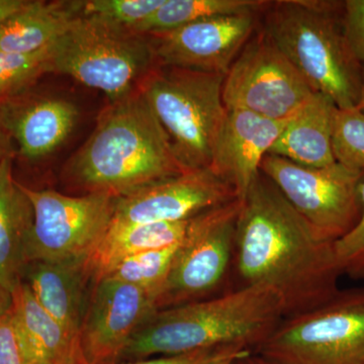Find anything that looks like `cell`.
<instances>
[{"mask_svg": "<svg viewBox=\"0 0 364 364\" xmlns=\"http://www.w3.org/2000/svg\"><path fill=\"white\" fill-rule=\"evenodd\" d=\"M171 247L146 251L119 262L105 277L132 284L149 294L155 301L168 277L177 248Z\"/></svg>", "mask_w": 364, "mask_h": 364, "instance_id": "obj_24", "label": "cell"}, {"mask_svg": "<svg viewBox=\"0 0 364 364\" xmlns=\"http://www.w3.org/2000/svg\"><path fill=\"white\" fill-rule=\"evenodd\" d=\"M363 212L356 226L335 243L342 274L364 284V179L361 184Z\"/></svg>", "mask_w": 364, "mask_h": 364, "instance_id": "obj_28", "label": "cell"}, {"mask_svg": "<svg viewBox=\"0 0 364 364\" xmlns=\"http://www.w3.org/2000/svg\"><path fill=\"white\" fill-rule=\"evenodd\" d=\"M240 203L234 258L241 287H269L282 299L286 317L338 294L343 274L335 243L321 238L265 174L260 172Z\"/></svg>", "mask_w": 364, "mask_h": 364, "instance_id": "obj_1", "label": "cell"}, {"mask_svg": "<svg viewBox=\"0 0 364 364\" xmlns=\"http://www.w3.org/2000/svg\"><path fill=\"white\" fill-rule=\"evenodd\" d=\"M243 347H219V348L200 349L186 353L176 354V355L161 356V358L141 359V360L129 361L116 364H207L213 359L236 350H243ZM251 350V349H250Z\"/></svg>", "mask_w": 364, "mask_h": 364, "instance_id": "obj_31", "label": "cell"}, {"mask_svg": "<svg viewBox=\"0 0 364 364\" xmlns=\"http://www.w3.org/2000/svg\"><path fill=\"white\" fill-rule=\"evenodd\" d=\"M87 259L32 261L21 277L40 305L78 345L95 282Z\"/></svg>", "mask_w": 364, "mask_h": 364, "instance_id": "obj_17", "label": "cell"}, {"mask_svg": "<svg viewBox=\"0 0 364 364\" xmlns=\"http://www.w3.org/2000/svg\"><path fill=\"white\" fill-rule=\"evenodd\" d=\"M188 172L140 90L109 102L95 130L64 166L68 186L121 198Z\"/></svg>", "mask_w": 364, "mask_h": 364, "instance_id": "obj_2", "label": "cell"}, {"mask_svg": "<svg viewBox=\"0 0 364 364\" xmlns=\"http://www.w3.org/2000/svg\"><path fill=\"white\" fill-rule=\"evenodd\" d=\"M332 146L337 162L364 171V109H337Z\"/></svg>", "mask_w": 364, "mask_h": 364, "instance_id": "obj_26", "label": "cell"}, {"mask_svg": "<svg viewBox=\"0 0 364 364\" xmlns=\"http://www.w3.org/2000/svg\"><path fill=\"white\" fill-rule=\"evenodd\" d=\"M11 310L28 364H85L77 342L40 305L23 280L11 293Z\"/></svg>", "mask_w": 364, "mask_h": 364, "instance_id": "obj_20", "label": "cell"}, {"mask_svg": "<svg viewBox=\"0 0 364 364\" xmlns=\"http://www.w3.org/2000/svg\"><path fill=\"white\" fill-rule=\"evenodd\" d=\"M223 74L156 66L139 83L174 155L188 171L207 169L226 117Z\"/></svg>", "mask_w": 364, "mask_h": 364, "instance_id": "obj_6", "label": "cell"}, {"mask_svg": "<svg viewBox=\"0 0 364 364\" xmlns=\"http://www.w3.org/2000/svg\"><path fill=\"white\" fill-rule=\"evenodd\" d=\"M315 92L261 26L223 83L227 109H244L275 121L291 119Z\"/></svg>", "mask_w": 364, "mask_h": 364, "instance_id": "obj_10", "label": "cell"}, {"mask_svg": "<svg viewBox=\"0 0 364 364\" xmlns=\"http://www.w3.org/2000/svg\"><path fill=\"white\" fill-rule=\"evenodd\" d=\"M157 311L154 299L140 287L111 277L97 280L79 333L83 363H119L129 340Z\"/></svg>", "mask_w": 364, "mask_h": 364, "instance_id": "obj_12", "label": "cell"}, {"mask_svg": "<svg viewBox=\"0 0 364 364\" xmlns=\"http://www.w3.org/2000/svg\"><path fill=\"white\" fill-rule=\"evenodd\" d=\"M14 159L0 163V311L11 306V293L28 264L26 245L33 212L23 184L14 179Z\"/></svg>", "mask_w": 364, "mask_h": 364, "instance_id": "obj_18", "label": "cell"}, {"mask_svg": "<svg viewBox=\"0 0 364 364\" xmlns=\"http://www.w3.org/2000/svg\"><path fill=\"white\" fill-rule=\"evenodd\" d=\"M16 155L18 149L13 139L0 127V163L9 158L14 159Z\"/></svg>", "mask_w": 364, "mask_h": 364, "instance_id": "obj_32", "label": "cell"}, {"mask_svg": "<svg viewBox=\"0 0 364 364\" xmlns=\"http://www.w3.org/2000/svg\"><path fill=\"white\" fill-rule=\"evenodd\" d=\"M252 350H250V349H243V350L229 352V353L224 354V355L213 359L212 361H210V363H208L207 364H232L234 359L240 358V356L244 355V354L248 353V352Z\"/></svg>", "mask_w": 364, "mask_h": 364, "instance_id": "obj_35", "label": "cell"}, {"mask_svg": "<svg viewBox=\"0 0 364 364\" xmlns=\"http://www.w3.org/2000/svg\"><path fill=\"white\" fill-rule=\"evenodd\" d=\"M234 200L233 189L210 169L193 170L117 198L112 224L188 221Z\"/></svg>", "mask_w": 364, "mask_h": 364, "instance_id": "obj_14", "label": "cell"}, {"mask_svg": "<svg viewBox=\"0 0 364 364\" xmlns=\"http://www.w3.org/2000/svg\"><path fill=\"white\" fill-rule=\"evenodd\" d=\"M164 2L165 0H82L81 14L97 16L134 32Z\"/></svg>", "mask_w": 364, "mask_h": 364, "instance_id": "obj_27", "label": "cell"}, {"mask_svg": "<svg viewBox=\"0 0 364 364\" xmlns=\"http://www.w3.org/2000/svg\"><path fill=\"white\" fill-rule=\"evenodd\" d=\"M253 352L273 364H364V287L284 318Z\"/></svg>", "mask_w": 364, "mask_h": 364, "instance_id": "obj_7", "label": "cell"}, {"mask_svg": "<svg viewBox=\"0 0 364 364\" xmlns=\"http://www.w3.org/2000/svg\"><path fill=\"white\" fill-rule=\"evenodd\" d=\"M344 28L354 56L364 64V0H346Z\"/></svg>", "mask_w": 364, "mask_h": 364, "instance_id": "obj_30", "label": "cell"}, {"mask_svg": "<svg viewBox=\"0 0 364 364\" xmlns=\"http://www.w3.org/2000/svg\"><path fill=\"white\" fill-rule=\"evenodd\" d=\"M33 88L0 100V127L13 139L18 154L31 162L65 142L79 116L73 102L40 95Z\"/></svg>", "mask_w": 364, "mask_h": 364, "instance_id": "obj_16", "label": "cell"}, {"mask_svg": "<svg viewBox=\"0 0 364 364\" xmlns=\"http://www.w3.org/2000/svg\"><path fill=\"white\" fill-rule=\"evenodd\" d=\"M82 11V0H30L21 11L0 21V52L33 54L58 39Z\"/></svg>", "mask_w": 364, "mask_h": 364, "instance_id": "obj_21", "label": "cell"}, {"mask_svg": "<svg viewBox=\"0 0 364 364\" xmlns=\"http://www.w3.org/2000/svg\"><path fill=\"white\" fill-rule=\"evenodd\" d=\"M358 109H364V64H363V87H361V100Z\"/></svg>", "mask_w": 364, "mask_h": 364, "instance_id": "obj_36", "label": "cell"}, {"mask_svg": "<svg viewBox=\"0 0 364 364\" xmlns=\"http://www.w3.org/2000/svg\"><path fill=\"white\" fill-rule=\"evenodd\" d=\"M48 65L49 73L70 76L114 102L136 90L158 63L150 36L81 14L48 47Z\"/></svg>", "mask_w": 364, "mask_h": 364, "instance_id": "obj_5", "label": "cell"}, {"mask_svg": "<svg viewBox=\"0 0 364 364\" xmlns=\"http://www.w3.org/2000/svg\"><path fill=\"white\" fill-rule=\"evenodd\" d=\"M191 219L176 223L111 224L104 238L87 259L95 282L105 277L127 258L181 243L188 232Z\"/></svg>", "mask_w": 364, "mask_h": 364, "instance_id": "obj_22", "label": "cell"}, {"mask_svg": "<svg viewBox=\"0 0 364 364\" xmlns=\"http://www.w3.org/2000/svg\"><path fill=\"white\" fill-rule=\"evenodd\" d=\"M30 0H0V21L21 11Z\"/></svg>", "mask_w": 364, "mask_h": 364, "instance_id": "obj_33", "label": "cell"}, {"mask_svg": "<svg viewBox=\"0 0 364 364\" xmlns=\"http://www.w3.org/2000/svg\"><path fill=\"white\" fill-rule=\"evenodd\" d=\"M260 14L215 16L150 36L159 66L226 75L257 30Z\"/></svg>", "mask_w": 364, "mask_h": 364, "instance_id": "obj_13", "label": "cell"}, {"mask_svg": "<svg viewBox=\"0 0 364 364\" xmlns=\"http://www.w3.org/2000/svg\"><path fill=\"white\" fill-rule=\"evenodd\" d=\"M287 121H275L244 109H227L208 169L233 189L239 200L259 176L261 163Z\"/></svg>", "mask_w": 364, "mask_h": 364, "instance_id": "obj_15", "label": "cell"}, {"mask_svg": "<svg viewBox=\"0 0 364 364\" xmlns=\"http://www.w3.org/2000/svg\"><path fill=\"white\" fill-rule=\"evenodd\" d=\"M232 364H273L267 361V359L261 358L258 354L254 353L253 351L244 354L240 358L234 359Z\"/></svg>", "mask_w": 364, "mask_h": 364, "instance_id": "obj_34", "label": "cell"}, {"mask_svg": "<svg viewBox=\"0 0 364 364\" xmlns=\"http://www.w3.org/2000/svg\"><path fill=\"white\" fill-rule=\"evenodd\" d=\"M0 364H28L11 306L0 311Z\"/></svg>", "mask_w": 364, "mask_h": 364, "instance_id": "obj_29", "label": "cell"}, {"mask_svg": "<svg viewBox=\"0 0 364 364\" xmlns=\"http://www.w3.org/2000/svg\"><path fill=\"white\" fill-rule=\"evenodd\" d=\"M48 73V47L33 54L0 52V100L31 90Z\"/></svg>", "mask_w": 364, "mask_h": 364, "instance_id": "obj_25", "label": "cell"}, {"mask_svg": "<svg viewBox=\"0 0 364 364\" xmlns=\"http://www.w3.org/2000/svg\"><path fill=\"white\" fill-rule=\"evenodd\" d=\"M260 170L326 241L336 243L360 219L363 170L337 161L323 167L304 166L272 154L264 157Z\"/></svg>", "mask_w": 364, "mask_h": 364, "instance_id": "obj_8", "label": "cell"}, {"mask_svg": "<svg viewBox=\"0 0 364 364\" xmlns=\"http://www.w3.org/2000/svg\"><path fill=\"white\" fill-rule=\"evenodd\" d=\"M286 317L279 294L264 284L158 310L129 340L119 363L200 349L254 350Z\"/></svg>", "mask_w": 364, "mask_h": 364, "instance_id": "obj_3", "label": "cell"}, {"mask_svg": "<svg viewBox=\"0 0 364 364\" xmlns=\"http://www.w3.org/2000/svg\"><path fill=\"white\" fill-rule=\"evenodd\" d=\"M337 109L331 98L314 93L287 121L268 154L304 166L323 167L336 162L332 138Z\"/></svg>", "mask_w": 364, "mask_h": 364, "instance_id": "obj_19", "label": "cell"}, {"mask_svg": "<svg viewBox=\"0 0 364 364\" xmlns=\"http://www.w3.org/2000/svg\"><path fill=\"white\" fill-rule=\"evenodd\" d=\"M239 200L196 215L177 248L157 310L210 298L226 279L234 258Z\"/></svg>", "mask_w": 364, "mask_h": 364, "instance_id": "obj_11", "label": "cell"}, {"mask_svg": "<svg viewBox=\"0 0 364 364\" xmlns=\"http://www.w3.org/2000/svg\"><path fill=\"white\" fill-rule=\"evenodd\" d=\"M346 0H279L263 11L261 28L316 92L339 109L361 100L363 64L354 56L344 28Z\"/></svg>", "mask_w": 364, "mask_h": 364, "instance_id": "obj_4", "label": "cell"}, {"mask_svg": "<svg viewBox=\"0 0 364 364\" xmlns=\"http://www.w3.org/2000/svg\"><path fill=\"white\" fill-rule=\"evenodd\" d=\"M269 4L265 0H165L156 13L136 26L134 32L157 35L215 16L262 14Z\"/></svg>", "mask_w": 364, "mask_h": 364, "instance_id": "obj_23", "label": "cell"}, {"mask_svg": "<svg viewBox=\"0 0 364 364\" xmlns=\"http://www.w3.org/2000/svg\"><path fill=\"white\" fill-rule=\"evenodd\" d=\"M23 186L33 212L28 263L90 257L111 226L117 198L109 193L67 196Z\"/></svg>", "mask_w": 364, "mask_h": 364, "instance_id": "obj_9", "label": "cell"}]
</instances>
